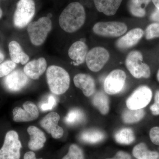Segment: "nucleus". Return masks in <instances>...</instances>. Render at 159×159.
Returning <instances> with one entry per match:
<instances>
[{
	"label": "nucleus",
	"instance_id": "4be33fe9",
	"mask_svg": "<svg viewBox=\"0 0 159 159\" xmlns=\"http://www.w3.org/2000/svg\"><path fill=\"white\" fill-rule=\"evenodd\" d=\"M151 0H129L128 3L129 11L134 16L142 17L145 16V8Z\"/></svg>",
	"mask_w": 159,
	"mask_h": 159
},
{
	"label": "nucleus",
	"instance_id": "f03ea898",
	"mask_svg": "<svg viewBox=\"0 0 159 159\" xmlns=\"http://www.w3.org/2000/svg\"><path fill=\"white\" fill-rule=\"evenodd\" d=\"M47 82L50 90L55 95L65 93L70 85V75L65 69L57 66H51L46 73Z\"/></svg>",
	"mask_w": 159,
	"mask_h": 159
},
{
	"label": "nucleus",
	"instance_id": "f257e3e1",
	"mask_svg": "<svg viewBox=\"0 0 159 159\" xmlns=\"http://www.w3.org/2000/svg\"><path fill=\"white\" fill-rule=\"evenodd\" d=\"M86 14L81 4L74 2L69 4L64 9L59 18L61 28L68 33L78 31L84 25Z\"/></svg>",
	"mask_w": 159,
	"mask_h": 159
},
{
	"label": "nucleus",
	"instance_id": "39448f33",
	"mask_svg": "<svg viewBox=\"0 0 159 159\" xmlns=\"http://www.w3.org/2000/svg\"><path fill=\"white\" fill-rule=\"evenodd\" d=\"M125 64L128 70L135 78L139 79L150 77V68L143 62V56L139 51L130 52L126 57Z\"/></svg>",
	"mask_w": 159,
	"mask_h": 159
},
{
	"label": "nucleus",
	"instance_id": "473e14b6",
	"mask_svg": "<svg viewBox=\"0 0 159 159\" xmlns=\"http://www.w3.org/2000/svg\"><path fill=\"white\" fill-rule=\"evenodd\" d=\"M155 102L150 107V109L154 116L159 115V91H157L155 95Z\"/></svg>",
	"mask_w": 159,
	"mask_h": 159
},
{
	"label": "nucleus",
	"instance_id": "a211bd4d",
	"mask_svg": "<svg viewBox=\"0 0 159 159\" xmlns=\"http://www.w3.org/2000/svg\"><path fill=\"white\" fill-rule=\"evenodd\" d=\"M27 131L30 137L28 143L29 149L37 151L42 148L47 140L44 133L39 128L33 125L29 126Z\"/></svg>",
	"mask_w": 159,
	"mask_h": 159
},
{
	"label": "nucleus",
	"instance_id": "7ed1b4c3",
	"mask_svg": "<svg viewBox=\"0 0 159 159\" xmlns=\"http://www.w3.org/2000/svg\"><path fill=\"white\" fill-rule=\"evenodd\" d=\"M52 27V22L48 17H41L37 21L30 23L27 30L32 44L42 45L47 39Z\"/></svg>",
	"mask_w": 159,
	"mask_h": 159
},
{
	"label": "nucleus",
	"instance_id": "9d476101",
	"mask_svg": "<svg viewBox=\"0 0 159 159\" xmlns=\"http://www.w3.org/2000/svg\"><path fill=\"white\" fill-rule=\"evenodd\" d=\"M126 78L124 71L119 69L112 71L104 80L103 88L105 93L111 95L120 93L124 88Z\"/></svg>",
	"mask_w": 159,
	"mask_h": 159
},
{
	"label": "nucleus",
	"instance_id": "423d86ee",
	"mask_svg": "<svg viewBox=\"0 0 159 159\" xmlns=\"http://www.w3.org/2000/svg\"><path fill=\"white\" fill-rule=\"evenodd\" d=\"M22 144L17 133L10 130L6 134L2 147L0 149V159H20Z\"/></svg>",
	"mask_w": 159,
	"mask_h": 159
},
{
	"label": "nucleus",
	"instance_id": "2f4dec72",
	"mask_svg": "<svg viewBox=\"0 0 159 159\" xmlns=\"http://www.w3.org/2000/svg\"><path fill=\"white\" fill-rule=\"evenodd\" d=\"M151 141L155 145H159V127H154L149 132Z\"/></svg>",
	"mask_w": 159,
	"mask_h": 159
},
{
	"label": "nucleus",
	"instance_id": "e433bc0d",
	"mask_svg": "<svg viewBox=\"0 0 159 159\" xmlns=\"http://www.w3.org/2000/svg\"><path fill=\"white\" fill-rule=\"evenodd\" d=\"M5 57V54L3 53L2 50H0V64L4 61Z\"/></svg>",
	"mask_w": 159,
	"mask_h": 159
},
{
	"label": "nucleus",
	"instance_id": "7c9ffc66",
	"mask_svg": "<svg viewBox=\"0 0 159 159\" xmlns=\"http://www.w3.org/2000/svg\"><path fill=\"white\" fill-rule=\"evenodd\" d=\"M57 100L54 96L50 95L48 100L46 102H43L40 105V108L43 111H51L56 106Z\"/></svg>",
	"mask_w": 159,
	"mask_h": 159
},
{
	"label": "nucleus",
	"instance_id": "dca6fc26",
	"mask_svg": "<svg viewBox=\"0 0 159 159\" xmlns=\"http://www.w3.org/2000/svg\"><path fill=\"white\" fill-rule=\"evenodd\" d=\"M144 34V31L140 28L132 29L117 40L116 47L123 50L132 48L139 42Z\"/></svg>",
	"mask_w": 159,
	"mask_h": 159
},
{
	"label": "nucleus",
	"instance_id": "f3484780",
	"mask_svg": "<svg viewBox=\"0 0 159 159\" xmlns=\"http://www.w3.org/2000/svg\"><path fill=\"white\" fill-rule=\"evenodd\" d=\"M87 54V46L81 41L74 43L68 51L69 57L74 61L75 65L77 66L82 64L84 62Z\"/></svg>",
	"mask_w": 159,
	"mask_h": 159
},
{
	"label": "nucleus",
	"instance_id": "cd10ccee",
	"mask_svg": "<svg viewBox=\"0 0 159 159\" xmlns=\"http://www.w3.org/2000/svg\"><path fill=\"white\" fill-rule=\"evenodd\" d=\"M62 159H85L82 149L76 144H72L69 147L68 152Z\"/></svg>",
	"mask_w": 159,
	"mask_h": 159
},
{
	"label": "nucleus",
	"instance_id": "393cba45",
	"mask_svg": "<svg viewBox=\"0 0 159 159\" xmlns=\"http://www.w3.org/2000/svg\"><path fill=\"white\" fill-rule=\"evenodd\" d=\"M85 118V115L82 110L75 108L69 111L65 118L64 121L68 125H77L84 122Z\"/></svg>",
	"mask_w": 159,
	"mask_h": 159
},
{
	"label": "nucleus",
	"instance_id": "c9c22d12",
	"mask_svg": "<svg viewBox=\"0 0 159 159\" xmlns=\"http://www.w3.org/2000/svg\"><path fill=\"white\" fill-rule=\"evenodd\" d=\"M24 159H43V158L37 159L36 157L35 153L33 152L29 151L26 152L24 157Z\"/></svg>",
	"mask_w": 159,
	"mask_h": 159
},
{
	"label": "nucleus",
	"instance_id": "b1692460",
	"mask_svg": "<svg viewBox=\"0 0 159 159\" xmlns=\"http://www.w3.org/2000/svg\"><path fill=\"white\" fill-rule=\"evenodd\" d=\"M133 155L138 159H157L159 154L157 152L148 150L145 143H141L134 146Z\"/></svg>",
	"mask_w": 159,
	"mask_h": 159
},
{
	"label": "nucleus",
	"instance_id": "c85d7f7f",
	"mask_svg": "<svg viewBox=\"0 0 159 159\" xmlns=\"http://www.w3.org/2000/svg\"><path fill=\"white\" fill-rule=\"evenodd\" d=\"M16 67V63L11 60H7L0 64V78L6 77Z\"/></svg>",
	"mask_w": 159,
	"mask_h": 159
},
{
	"label": "nucleus",
	"instance_id": "ea45409f",
	"mask_svg": "<svg viewBox=\"0 0 159 159\" xmlns=\"http://www.w3.org/2000/svg\"><path fill=\"white\" fill-rule=\"evenodd\" d=\"M157 78L158 80L159 81V70L157 74Z\"/></svg>",
	"mask_w": 159,
	"mask_h": 159
},
{
	"label": "nucleus",
	"instance_id": "a878e982",
	"mask_svg": "<svg viewBox=\"0 0 159 159\" xmlns=\"http://www.w3.org/2000/svg\"><path fill=\"white\" fill-rule=\"evenodd\" d=\"M145 115V112L143 109L131 110L128 109L124 111L122 115L123 122L127 124L136 123L142 120Z\"/></svg>",
	"mask_w": 159,
	"mask_h": 159
},
{
	"label": "nucleus",
	"instance_id": "aec40b11",
	"mask_svg": "<svg viewBox=\"0 0 159 159\" xmlns=\"http://www.w3.org/2000/svg\"><path fill=\"white\" fill-rule=\"evenodd\" d=\"M9 54L11 61L16 64H26L29 60V56L23 51L17 42L12 41L9 44Z\"/></svg>",
	"mask_w": 159,
	"mask_h": 159
},
{
	"label": "nucleus",
	"instance_id": "72a5a7b5",
	"mask_svg": "<svg viewBox=\"0 0 159 159\" xmlns=\"http://www.w3.org/2000/svg\"><path fill=\"white\" fill-rule=\"evenodd\" d=\"M130 155L127 152H125L122 151L117 152L115 156L112 158H108L106 159H131Z\"/></svg>",
	"mask_w": 159,
	"mask_h": 159
},
{
	"label": "nucleus",
	"instance_id": "6ab92c4d",
	"mask_svg": "<svg viewBox=\"0 0 159 159\" xmlns=\"http://www.w3.org/2000/svg\"><path fill=\"white\" fill-rule=\"evenodd\" d=\"M122 0H94V4L99 12L108 16L116 13Z\"/></svg>",
	"mask_w": 159,
	"mask_h": 159
},
{
	"label": "nucleus",
	"instance_id": "4c0bfd02",
	"mask_svg": "<svg viewBox=\"0 0 159 159\" xmlns=\"http://www.w3.org/2000/svg\"><path fill=\"white\" fill-rule=\"evenodd\" d=\"M152 1L157 9H159V0H152Z\"/></svg>",
	"mask_w": 159,
	"mask_h": 159
},
{
	"label": "nucleus",
	"instance_id": "a19ab883",
	"mask_svg": "<svg viewBox=\"0 0 159 159\" xmlns=\"http://www.w3.org/2000/svg\"></svg>",
	"mask_w": 159,
	"mask_h": 159
},
{
	"label": "nucleus",
	"instance_id": "f8f14e48",
	"mask_svg": "<svg viewBox=\"0 0 159 159\" xmlns=\"http://www.w3.org/2000/svg\"><path fill=\"white\" fill-rule=\"evenodd\" d=\"M28 78L24 71L19 69L14 70L5 77L3 84L5 88L9 92H18L28 84Z\"/></svg>",
	"mask_w": 159,
	"mask_h": 159
},
{
	"label": "nucleus",
	"instance_id": "20e7f679",
	"mask_svg": "<svg viewBox=\"0 0 159 159\" xmlns=\"http://www.w3.org/2000/svg\"><path fill=\"white\" fill-rule=\"evenodd\" d=\"M34 0H20L16 5L13 16L14 25L23 29L30 23L35 14Z\"/></svg>",
	"mask_w": 159,
	"mask_h": 159
},
{
	"label": "nucleus",
	"instance_id": "1a4fd4ad",
	"mask_svg": "<svg viewBox=\"0 0 159 159\" xmlns=\"http://www.w3.org/2000/svg\"><path fill=\"white\" fill-rule=\"evenodd\" d=\"M109 57V53L106 49L102 47H96L88 52L86 62L90 70L97 72L105 65Z\"/></svg>",
	"mask_w": 159,
	"mask_h": 159
},
{
	"label": "nucleus",
	"instance_id": "6e6552de",
	"mask_svg": "<svg viewBox=\"0 0 159 159\" xmlns=\"http://www.w3.org/2000/svg\"><path fill=\"white\" fill-rule=\"evenodd\" d=\"M152 93L148 87L142 86L135 90L126 100L127 108L131 110L143 109L149 104Z\"/></svg>",
	"mask_w": 159,
	"mask_h": 159
},
{
	"label": "nucleus",
	"instance_id": "4468645a",
	"mask_svg": "<svg viewBox=\"0 0 159 159\" xmlns=\"http://www.w3.org/2000/svg\"><path fill=\"white\" fill-rule=\"evenodd\" d=\"M75 86L82 91L86 97L93 95L96 90L95 80L90 75L84 74H77L74 78Z\"/></svg>",
	"mask_w": 159,
	"mask_h": 159
},
{
	"label": "nucleus",
	"instance_id": "412c9836",
	"mask_svg": "<svg viewBox=\"0 0 159 159\" xmlns=\"http://www.w3.org/2000/svg\"><path fill=\"white\" fill-rule=\"evenodd\" d=\"M92 103L102 115H107L109 111V100L108 97L102 91L97 92L94 95L92 100Z\"/></svg>",
	"mask_w": 159,
	"mask_h": 159
},
{
	"label": "nucleus",
	"instance_id": "ddd939ff",
	"mask_svg": "<svg viewBox=\"0 0 159 159\" xmlns=\"http://www.w3.org/2000/svg\"><path fill=\"white\" fill-rule=\"evenodd\" d=\"M60 119L59 114L52 112L46 115L39 122V125L50 134L54 139H59L62 137L64 130L58 125Z\"/></svg>",
	"mask_w": 159,
	"mask_h": 159
},
{
	"label": "nucleus",
	"instance_id": "5701e85b",
	"mask_svg": "<svg viewBox=\"0 0 159 159\" xmlns=\"http://www.w3.org/2000/svg\"><path fill=\"white\" fill-rule=\"evenodd\" d=\"M105 137V134L102 131L89 129L82 132L80 136V139L84 143L93 144L101 142Z\"/></svg>",
	"mask_w": 159,
	"mask_h": 159
},
{
	"label": "nucleus",
	"instance_id": "58836bf2",
	"mask_svg": "<svg viewBox=\"0 0 159 159\" xmlns=\"http://www.w3.org/2000/svg\"><path fill=\"white\" fill-rule=\"evenodd\" d=\"M2 11L1 9V7H0V19L2 18Z\"/></svg>",
	"mask_w": 159,
	"mask_h": 159
},
{
	"label": "nucleus",
	"instance_id": "bb28decb",
	"mask_svg": "<svg viewBox=\"0 0 159 159\" xmlns=\"http://www.w3.org/2000/svg\"><path fill=\"white\" fill-rule=\"evenodd\" d=\"M117 143L122 145H129L135 140L134 134L130 128H125L118 131L115 135Z\"/></svg>",
	"mask_w": 159,
	"mask_h": 159
},
{
	"label": "nucleus",
	"instance_id": "f704fd0d",
	"mask_svg": "<svg viewBox=\"0 0 159 159\" xmlns=\"http://www.w3.org/2000/svg\"><path fill=\"white\" fill-rule=\"evenodd\" d=\"M150 19L154 21L159 22V9H156L151 15Z\"/></svg>",
	"mask_w": 159,
	"mask_h": 159
},
{
	"label": "nucleus",
	"instance_id": "9b49d317",
	"mask_svg": "<svg viewBox=\"0 0 159 159\" xmlns=\"http://www.w3.org/2000/svg\"><path fill=\"white\" fill-rule=\"evenodd\" d=\"M24 109L16 107L13 109L12 113L13 121L15 122H31L38 118L39 112L35 104L31 101H26L23 105Z\"/></svg>",
	"mask_w": 159,
	"mask_h": 159
},
{
	"label": "nucleus",
	"instance_id": "0eeeda50",
	"mask_svg": "<svg viewBox=\"0 0 159 159\" xmlns=\"http://www.w3.org/2000/svg\"><path fill=\"white\" fill-rule=\"evenodd\" d=\"M127 30L124 23L120 22H100L95 24L93 31L99 36L108 37H117L123 35Z\"/></svg>",
	"mask_w": 159,
	"mask_h": 159
},
{
	"label": "nucleus",
	"instance_id": "2eb2a0df",
	"mask_svg": "<svg viewBox=\"0 0 159 159\" xmlns=\"http://www.w3.org/2000/svg\"><path fill=\"white\" fill-rule=\"evenodd\" d=\"M47 67V61L44 57H40L26 64L24 72L29 78L38 80L44 73Z\"/></svg>",
	"mask_w": 159,
	"mask_h": 159
},
{
	"label": "nucleus",
	"instance_id": "c756f323",
	"mask_svg": "<svg viewBox=\"0 0 159 159\" xmlns=\"http://www.w3.org/2000/svg\"><path fill=\"white\" fill-rule=\"evenodd\" d=\"M147 39H151L159 37V23H153L148 25L145 31Z\"/></svg>",
	"mask_w": 159,
	"mask_h": 159
}]
</instances>
